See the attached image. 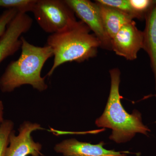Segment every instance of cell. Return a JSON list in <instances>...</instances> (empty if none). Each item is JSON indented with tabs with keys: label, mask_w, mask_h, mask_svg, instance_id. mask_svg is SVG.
I'll return each mask as SVG.
<instances>
[{
	"label": "cell",
	"mask_w": 156,
	"mask_h": 156,
	"mask_svg": "<svg viewBox=\"0 0 156 156\" xmlns=\"http://www.w3.org/2000/svg\"><path fill=\"white\" fill-rule=\"evenodd\" d=\"M90 31L83 21L76 20L62 30L49 36L46 45L53 50L54 58L47 76H52L57 68L65 63H80L96 56L101 44Z\"/></svg>",
	"instance_id": "2"
},
{
	"label": "cell",
	"mask_w": 156,
	"mask_h": 156,
	"mask_svg": "<svg viewBox=\"0 0 156 156\" xmlns=\"http://www.w3.org/2000/svg\"><path fill=\"white\" fill-rule=\"evenodd\" d=\"M21 53L18 59L11 62L0 77V89L10 92L23 85H30L40 92L48 86L41 76L42 69L48 59L53 56L49 46L39 47L32 44L23 36Z\"/></svg>",
	"instance_id": "1"
},
{
	"label": "cell",
	"mask_w": 156,
	"mask_h": 156,
	"mask_svg": "<svg viewBox=\"0 0 156 156\" xmlns=\"http://www.w3.org/2000/svg\"><path fill=\"white\" fill-rule=\"evenodd\" d=\"M75 14L98 39L101 48L112 50L111 39L105 29L97 3L88 0H65Z\"/></svg>",
	"instance_id": "5"
},
{
	"label": "cell",
	"mask_w": 156,
	"mask_h": 156,
	"mask_svg": "<svg viewBox=\"0 0 156 156\" xmlns=\"http://www.w3.org/2000/svg\"><path fill=\"white\" fill-rule=\"evenodd\" d=\"M105 144L101 141L97 144L82 142L75 139L63 140L55 146L56 152L63 156H127L128 152L108 150L103 147Z\"/></svg>",
	"instance_id": "9"
},
{
	"label": "cell",
	"mask_w": 156,
	"mask_h": 156,
	"mask_svg": "<svg viewBox=\"0 0 156 156\" xmlns=\"http://www.w3.org/2000/svg\"><path fill=\"white\" fill-rule=\"evenodd\" d=\"M95 2L98 6L104 27L111 40L122 27L134 18L126 12Z\"/></svg>",
	"instance_id": "10"
},
{
	"label": "cell",
	"mask_w": 156,
	"mask_h": 156,
	"mask_svg": "<svg viewBox=\"0 0 156 156\" xmlns=\"http://www.w3.org/2000/svg\"><path fill=\"white\" fill-rule=\"evenodd\" d=\"M3 111H4V105L2 101H0V127L3 121Z\"/></svg>",
	"instance_id": "17"
},
{
	"label": "cell",
	"mask_w": 156,
	"mask_h": 156,
	"mask_svg": "<svg viewBox=\"0 0 156 156\" xmlns=\"http://www.w3.org/2000/svg\"><path fill=\"white\" fill-rule=\"evenodd\" d=\"M33 20L25 13L18 12L0 37V64L21 48L23 34L30 30Z\"/></svg>",
	"instance_id": "6"
},
{
	"label": "cell",
	"mask_w": 156,
	"mask_h": 156,
	"mask_svg": "<svg viewBox=\"0 0 156 156\" xmlns=\"http://www.w3.org/2000/svg\"><path fill=\"white\" fill-rule=\"evenodd\" d=\"M19 12L14 9H7L0 15V37L5 31L7 26Z\"/></svg>",
	"instance_id": "16"
},
{
	"label": "cell",
	"mask_w": 156,
	"mask_h": 156,
	"mask_svg": "<svg viewBox=\"0 0 156 156\" xmlns=\"http://www.w3.org/2000/svg\"><path fill=\"white\" fill-rule=\"evenodd\" d=\"M111 89L107 103L103 114L95 121L98 127L112 129L109 138L117 143L131 140L136 133L147 135L151 131L142 122L141 114L134 110L129 114L124 108L120 95L119 88L121 73L118 68L110 70Z\"/></svg>",
	"instance_id": "3"
},
{
	"label": "cell",
	"mask_w": 156,
	"mask_h": 156,
	"mask_svg": "<svg viewBox=\"0 0 156 156\" xmlns=\"http://www.w3.org/2000/svg\"><path fill=\"white\" fill-rule=\"evenodd\" d=\"M136 18L145 19L148 12L154 4L152 0H129Z\"/></svg>",
	"instance_id": "14"
},
{
	"label": "cell",
	"mask_w": 156,
	"mask_h": 156,
	"mask_svg": "<svg viewBox=\"0 0 156 156\" xmlns=\"http://www.w3.org/2000/svg\"><path fill=\"white\" fill-rule=\"evenodd\" d=\"M36 0H0V8L14 9L19 12H32Z\"/></svg>",
	"instance_id": "12"
},
{
	"label": "cell",
	"mask_w": 156,
	"mask_h": 156,
	"mask_svg": "<svg viewBox=\"0 0 156 156\" xmlns=\"http://www.w3.org/2000/svg\"><path fill=\"white\" fill-rule=\"evenodd\" d=\"M32 12L40 27L50 34L76 20L75 14L65 0H36Z\"/></svg>",
	"instance_id": "4"
},
{
	"label": "cell",
	"mask_w": 156,
	"mask_h": 156,
	"mask_svg": "<svg viewBox=\"0 0 156 156\" xmlns=\"http://www.w3.org/2000/svg\"><path fill=\"white\" fill-rule=\"evenodd\" d=\"M14 124L10 120H4L0 127V156H6L9 138L13 131Z\"/></svg>",
	"instance_id": "13"
},
{
	"label": "cell",
	"mask_w": 156,
	"mask_h": 156,
	"mask_svg": "<svg viewBox=\"0 0 156 156\" xmlns=\"http://www.w3.org/2000/svg\"><path fill=\"white\" fill-rule=\"evenodd\" d=\"M96 2L105 5L120 11H122L136 18L131 8L129 0H98Z\"/></svg>",
	"instance_id": "15"
},
{
	"label": "cell",
	"mask_w": 156,
	"mask_h": 156,
	"mask_svg": "<svg viewBox=\"0 0 156 156\" xmlns=\"http://www.w3.org/2000/svg\"><path fill=\"white\" fill-rule=\"evenodd\" d=\"M154 2H155L156 3V0H155V1H154Z\"/></svg>",
	"instance_id": "18"
},
{
	"label": "cell",
	"mask_w": 156,
	"mask_h": 156,
	"mask_svg": "<svg viewBox=\"0 0 156 156\" xmlns=\"http://www.w3.org/2000/svg\"><path fill=\"white\" fill-rule=\"evenodd\" d=\"M41 129H44L39 124L26 122L20 126L17 136L13 130L9 136L6 156H43L41 144L34 142L31 136L33 131Z\"/></svg>",
	"instance_id": "8"
},
{
	"label": "cell",
	"mask_w": 156,
	"mask_h": 156,
	"mask_svg": "<svg viewBox=\"0 0 156 156\" xmlns=\"http://www.w3.org/2000/svg\"><path fill=\"white\" fill-rule=\"evenodd\" d=\"M111 42L112 50L116 54L132 61L136 59L138 52L142 49L143 33L133 20L122 27Z\"/></svg>",
	"instance_id": "7"
},
{
	"label": "cell",
	"mask_w": 156,
	"mask_h": 156,
	"mask_svg": "<svg viewBox=\"0 0 156 156\" xmlns=\"http://www.w3.org/2000/svg\"><path fill=\"white\" fill-rule=\"evenodd\" d=\"M142 49L147 53L154 76L156 90V3L146 16Z\"/></svg>",
	"instance_id": "11"
}]
</instances>
